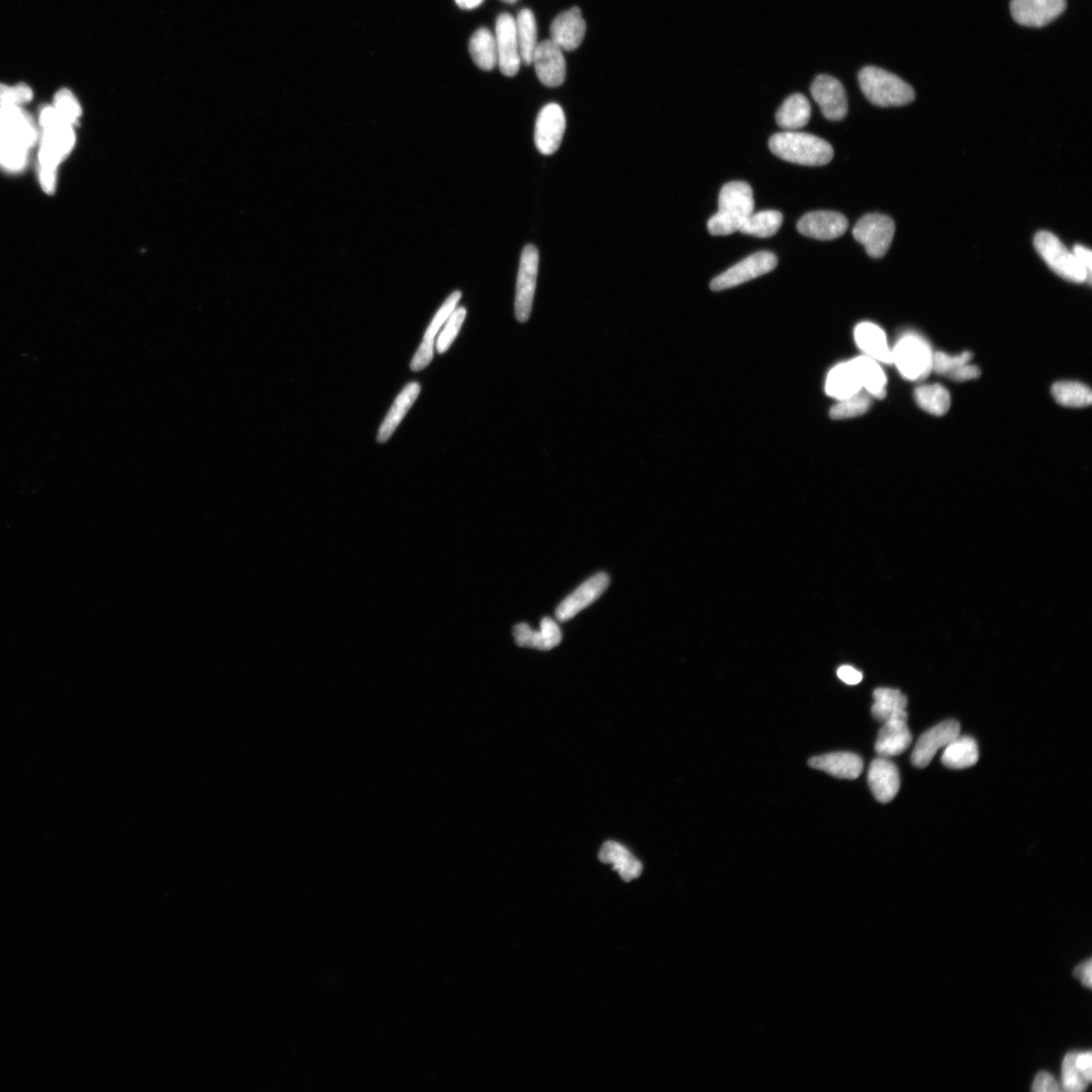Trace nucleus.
<instances>
[{
    "label": "nucleus",
    "instance_id": "nucleus-8",
    "mask_svg": "<svg viewBox=\"0 0 1092 1092\" xmlns=\"http://www.w3.org/2000/svg\"><path fill=\"white\" fill-rule=\"evenodd\" d=\"M896 233L893 220L882 214H868L858 220L853 229L854 238L865 247L872 259L885 257Z\"/></svg>",
    "mask_w": 1092,
    "mask_h": 1092
},
{
    "label": "nucleus",
    "instance_id": "nucleus-15",
    "mask_svg": "<svg viewBox=\"0 0 1092 1092\" xmlns=\"http://www.w3.org/2000/svg\"><path fill=\"white\" fill-rule=\"evenodd\" d=\"M609 583V576L606 573H599L587 579L557 606L556 619L565 622L574 619L578 613L598 600L607 590Z\"/></svg>",
    "mask_w": 1092,
    "mask_h": 1092
},
{
    "label": "nucleus",
    "instance_id": "nucleus-43",
    "mask_svg": "<svg viewBox=\"0 0 1092 1092\" xmlns=\"http://www.w3.org/2000/svg\"><path fill=\"white\" fill-rule=\"evenodd\" d=\"M460 298H461V293L456 292V293H453L446 300V301L443 305V307H441L439 309V311L437 312L432 324H430V326L428 327V329L424 335V339H435V336L437 335L441 326H443V325L446 323V321L448 320V318L450 317L453 311L456 310V307H457Z\"/></svg>",
    "mask_w": 1092,
    "mask_h": 1092
},
{
    "label": "nucleus",
    "instance_id": "nucleus-41",
    "mask_svg": "<svg viewBox=\"0 0 1092 1092\" xmlns=\"http://www.w3.org/2000/svg\"><path fill=\"white\" fill-rule=\"evenodd\" d=\"M972 357L973 355L969 352L957 355H950L945 353H934L933 371L938 375L948 377L961 366L969 364Z\"/></svg>",
    "mask_w": 1092,
    "mask_h": 1092
},
{
    "label": "nucleus",
    "instance_id": "nucleus-18",
    "mask_svg": "<svg viewBox=\"0 0 1092 1092\" xmlns=\"http://www.w3.org/2000/svg\"><path fill=\"white\" fill-rule=\"evenodd\" d=\"M849 223L846 218L836 212H811L799 220L797 230L800 234L818 240H833L843 236Z\"/></svg>",
    "mask_w": 1092,
    "mask_h": 1092
},
{
    "label": "nucleus",
    "instance_id": "nucleus-37",
    "mask_svg": "<svg viewBox=\"0 0 1092 1092\" xmlns=\"http://www.w3.org/2000/svg\"><path fill=\"white\" fill-rule=\"evenodd\" d=\"M783 216L778 211H762L752 213L739 232L742 234L760 238L772 237L781 228Z\"/></svg>",
    "mask_w": 1092,
    "mask_h": 1092
},
{
    "label": "nucleus",
    "instance_id": "nucleus-32",
    "mask_svg": "<svg viewBox=\"0 0 1092 1092\" xmlns=\"http://www.w3.org/2000/svg\"><path fill=\"white\" fill-rule=\"evenodd\" d=\"M853 362L867 393L877 399L886 398L887 379L880 364L866 355L859 356Z\"/></svg>",
    "mask_w": 1092,
    "mask_h": 1092
},
{
    "label": "nucleus",
    "instance_id": "nucleus-26",
    "mask_svg": "<svg viewBox=\"0 0 1092 1092\" xmlns=\"http://www.w3.org/2000/svg\"><path fill=\"white\" fill-rule=\"evenodd\" d=\"M600 861L612 865L625 882H631L641 876L643 865L638 859L618 842H606L599 853Z\"/></svg>",
    "mask_w": 1092,
    "mask_h": 1092
},
{
    "label": "nucleus",
    "instance_id": "nucleus-22",
    "mask_svg": "<svg viewBox=\"0 0 1092 1092\" xmlns=\"http://www.w3.org/2000/svg\"><path fill=\"white\" fill-rule=\"evenodd\" d=\"M513 635L517 646L539 650H551L563 640L560 626L549 618L541 620L539 632L532 631L527 623H520L514 626Z\"/></svg>",
    "mask_w": 1092,
    "mask_h": 1092
},
{
    "label": "nucleus",
    "instance_id": "nucleus-47",
    "mask_svg": "<svg viewBox=\"0 0 1092 1092\" xmlns=\"http://www.w3.org/2000/svg\"><path fill=\"white\" fill-rule=\"evenodd\" d=\"M838 677L847 685H857L863 680V673L851 666H842Z\"/></svg>",
    "mask_w": 1092,
    "mask_h": 1092
},
{
    "label": "nucleus",
    "instance_id": "nucleus-17",
    "mask_svg": "<svg viewBox=\"0 0 1092 1092\" xmlns=\"http://www.w3.org/2000/svg\"><path fill=\"white\" fill-rule=\"evenodd\" d=\"M959 736L960 725L956 720H946L927 730L916 742L912 756V764L919 768H925L933 761L939 749L946 748Z\"/></svg>",
    "mask_w": 1092,
    "mask_h": 1092
},
{
    "label": "nucleus",
    "instance_id": "nucleus-49",
    "mask_svg": "<svg viewBox=\"0 0 1092 1092\" xmlns=\"http://www.w3.org/2000/svg\"><path fill=\"white\" fill-rule=\"evenodd\" d=\"M1091 965V960L1088 959L1087 961L1079 964V965L1073 971L1075 978L1085 987H1087V989H1091L1092 986Z\"/></svg>",
    "mask_w": 1092,
    "mask_h": 1092
},
{
    "label": "nucleus",
    "instance_id": "nucleus-7",
    "mask_svg": "<svg viewBox=\"0 0 1092 1092\" xmlns=\"http://www.w3.org/2000/svg\"><path fill=\"white\" fill-rule=\"evenodd\" d=\"M1033 244L1040 257L1057 275L1075 284H1091V275L1078 262L1073 252L1050 232H1039Z\"/></svg>",
    "mask_w": 1092,
    "mask_h": 1092
},
{
    "label": "nucleus",
    "instance_id": "nucleus-3",
    "mask_svg": "<svg viewBox=\"0 0 1092 1092\" xmlns=\"http://www.w3.org/2000/svg\"><path fill=\"white\" fill-rule=\"evenodd\" d=\"M40 126L39 170L56 171L75 145L74 126L65 122L53 106L41 110Z\"/></svg>",
    "mask_w": 1092,
    "mask_h": 1092
},
{
    "label": "nucleus",
    "instance_id": "nucleus-1",
    "mask_svg": "<svg viewBox=\"0 0 1092 1092\" xmlns=\"http://www.w3.org/2000/svg\"><path fill=\"white\" fill-rule=\"evenodd\" d=\"M38 138L28 113L17 106H0V167L13 172L24 169Z\"/></svg>",
    "mask_w": 1092,
    "mask_h": 1092
},
{
    "label": "nucleus",
    "instance_id": "nucleus-28",
    "mask_svg": "<svg viewBox=\"0 0 1092 1092\" xmlns=\"http://www.w3.org/2000/svg\"><path fill=\"white\" fill-rule=\"evenodd\" d=\"M420 390V385L418 382H410L409 385L405 387L396 401L393 402L391 410L379 430V444H385L391 438L394 430L397 429L406 414L411 409L418 396H419Z\"/></svg>",
    "mask_w": 1092,
    "mask_h": 1092
},
{
    "label": "nucleus",
    "instance_id": "nucleus-29",
    "mask_svg": "<svg viewBox=\"0 0 1092 1092\" xmlns=\"http://www.w3.org/2000/svg\"><path fill=\"white\" fill-rule=\"evenodd\" d=\"M872 715L885 724L891 719L908 720V699L898 689L878 688L874 691Z\"/></svg>",
    "mask_w": 1092,
    "mask_h": 1092
},
{
    "label": "nucleus",
    "instance_id": "nucleus-39",
    "mask_svg": "<svg viewBox=\"0 0 1092 1092\" xmlns=\"http://www.w3.org/2000/svg\"><path fill=\"white\" fill-rule=\"evenodd\" d=\"M53 108L65 122L73 126L78 124L81 114H83L79 101L73 92L66 88L57 92Z\"/></svg>",
    "mask_w": 1092,
    "mask_h": 1092
},
{
    "label": "nucleus",
    "instance_id": "nucleus-48",
    "mask_svg": "<svg viewBox=\"0 0 1092 1092\" xmlns=\"http://www.w3.org/2000/svg\"><path fill=\"white\" fill-rule=\"evenodd\" d=\"M1076 260L1084 269L1091 275L1092 273V251L1084 246H1075L1072 250Z\"/></svg>",
    "mask_w": 1092,
    "mask_h": 1092
},
{
    "label": "nucleus",
    "instance_id": "nucleus-33",
    "mask_svg": "<svg viewBox=\"0 0 1092 1092\" xmlns=\"http://www.w3.org/2000/svg\"><path fill=\"white\" fill-rule=\"evenodd\" d=\"M515 22L521 61L532 65L534 53L539 44L536 17L530 9L525 8L520 10Z\"/></svg>",
    "mask_w": 1092,
    "mask_h": 1092
},
{
    "label": "nucleus",
    "instance_id": "nucleus-27",
    "mask_svg": "<svg viewBox=\"0 0 1092 1092\" xmlns=\"http://www.w3.org/2000/svg\"><path fill=\"white\" fill-rule=\"evenodd\" d=\"M862 389L853 360L834 366L827 378L826 392L830 397L838 401L852 397L862 392Z\"/></svg>",
    "mask_w": 1092,
    "mask_h": 1092
},
{
    "label": "nucleus",
    "instance_id": "nucleus-9",
    "mask_svg": "<svg viewBox=\"0 0 1092 1092\" xmlns=\"http://www.w3.org/2000/svg\"><path fill=\"white\" fill-rule=\"evenodd\" d=\"M776 255L769 251L757 252L738 264L731 266L726 272L719 274L711 284L714 292L746 284L754 278L769 273L777 267Z\"/></svg>",
    "mask_w": 1092,
    "mask_h": 1092
},
{
    "label": "nucleus",
    "instance_id": "nucleus-44",
    "mask_svg": "<svg viewBox=\"0 0 1092 1092\" xmlns=\"http://www.w3.org/2000/svg\"><path fill=\"white\" fill-rule=\"evenodd\" d=\"M434 339H424V341L420 347L418 348V351L412 360V370L420 371L433 362L434 354Z\"/></svg>",
    "mask_w": 1092,
    "mask_h": 1092
},
{
    "label": "nucleus",
    "instance_id": "nucleus-50",
    "mask_svg": "<svg viewBox=\"0 0 1092 1092\" xmlns=\"http://www.w3.org/2000/svg\"><path fill=\"white\" fill-rule=\"evenodd\" d=\"M484 0H456V4L462 9H473L480 7Z\"/></svg>",
    "mask_w": 1092,
    "mask_h": 1092
},
{
    "label": "nucleus",
    "instance_id": "nucleus-36",
    "mask_svg": "<svg viewBox=\"0 0 1092 1092\" xmlns=\"http://www.w3.org/2000/svg\"><path fill=\"white\" fill-rule=\"evenodd\" d=\"M1052 393L1057 403L1069 406V408H1085L1092 402L1090 389L1082 382H1056Z\"/></svg>",
    "mask_w": 1092,
    "mask_h": 1092
},
{
    "label": "nucleus",
    "instance_id": "nucleus-19",
    "mask_svg": "<svg viewBox=\"0 0 1092 1092\" xmlns=\"http://www.w3.org/2000/svg\"><path fill=\"white\" fill-rule=\"evenodd\" d=\"M586 30V21L580 9L573 7L554 19L551 27V40L563 51H573L582 44Z\"/></svg>",
    "mask_w": 1092,
    "mask_h": 1092
},
{
    "label": "nucleus",
    "instance_id": "nucleus-40",
    "mask_svg": "<svg viewBox=\"0 0 1092 1092\" xmlns=\"http://www.w3.org/2000/svg\"><path fill=\"white\" fill-rule=\"evenodd\" d=\"M466 316L467 310L464 308H459L453 311L444 332L440 334L436 342V348L439 353L447 352L450 345L456 340Z\"/></svg>",
    "mask_w": 1092,
    "mask_h": 1092
},
{
    "label": "nucleus",
    "instance_id": "nucleus-2",
    "mask_svg": "<svg viewBox=\"0 0 1092 1092\" xmlns=\"http://www.w3.org/2000/svg\"><path fill=\"white\" fill-rule=\"evenodd\" d=\"M754 201L750 184L733 181L724 185L719 193L718 212L708 220L707 228L713 236L736 233L753 213Z\"/></svg>",
    "mask_w": 1092,
    "mask_h": 1092
},
{
    "label": "nucleus",
    "instance_id": "nucleus-6",
    "mask_svg": "<svg viewBox=\"0 0 1092 1092\" xmlns=\"http://www.w3.org/2000/svg\"><path fill=\"white\" fill-rule=\"evenodd\" d=\"M891 352L892 365H896L904 380H923L933 371L932 347L919 334H903Z\"/></svg>",
    "mask_w": 1092,
    "mask_h": 1092
},
{
    "label": "nucleus",
    "instance_id": "nucleus-51",
    "mask_svg": "<svg viewBox=\"0 0 1092 1092\" xmlns=\"http://www.w3.org/2000/svg\"><path fill=\"white\" fill-rule=\"evenodd\" d=\"M503 2L508 3V4H515L517 2V0H503Z\"/></svg>",
    "mask_w": 1092,
    "mask_h": 1092
},
{
    "label": "nucleus",
    "instance_id": "nucleus-13",
    "mask_svg": "<svg viewBox=\"0 0 1092 1092\" xmlns=\"http://www.w3.org/2000/svg\"><path fill=\"white\" fill-rule=\"evenodd\" d=\"M811 96L824 117L830 121H841L847 113V100L845 88L840 81L830 75H819L811 85Z\"/></svg>",
    "mask_w": 1092,
    "mask_h": 1092
},
{
    "label": "nucleus",
    "instance_id": "nucleus-21",
    "mask_svg": "<svg viewBox=\"0 0 1092 1092\" xmlns=\"http://www.w3.org/2000/svg\"><path fill=\"white\" fill-rule=\"evenodd\" d=\"M808 764L813 769L847 780L857 779L864 769L862 758L850 752L822 754V756L811 758Z\"/></svg>",
    "mask_w": 1092,
    "mask_h": 1092
},
{
    "label": "nucleus",
    "instance_id": "nucleus-25",
    "mask_svg": "<svg viewBox=\"0 0 1092 1092\" xmlns=\"http://www.w3.org/2000/svg\"><path fill=\"white\" fill-rule=\"evenodd\" d=\"M1092 1080V1053L1071 1052L1065 1056L1062 1064L1063 1090L1080 1092L1087 1088Z\"/></svg>",
    "mask_w": 1092,
    "mask_h": 1092
},
{
    "label": "nucleus",
    "instance_id": "nucleus-45",
    "mask_svg": "<svg viewBox=\"0 0 1092 1092\" xmlns=\"http://www.w3.org/2000/svg\"><path fill=\"white\" fill-rule=\"evenodd\" d=\"M1032 1090L1035 1092H1059L1062 1088L1053 1075L1042 1072L1033 1080Z\"/></svg>",
    "mask_w": 1092,
    "mask_h": 1092
},
{
    "label": "nucleus",
    "instance_id": "nucleus-14",
    "mask_svg": "<svg viewBox=\"0 0 1092 1092\" xmlns=\"http://www.w3.org/2000/svg\"><path fill=\"white\" fill-rule=\"evenodd\" d=\"M1065 7L1066 0H1013L1010 11L1018 24L1039 28L1059 18Z\"/></svg>",
    "mask_w": 1092,
    "mask_h": 1092
},
{
    "label": "nucleus",
    "instance_id": "nucleus-20",
    "mask_svg": "<svg viewBox=\"0 0 1092 1092\" xmlns=\"http://www.w3.org/2000/svg\"><path fill=\"white\" fill-rule=\"evenodd\" d=\"M868 783L875 798L888 804L898 795L900 777L898 766L888 758L880 757L870 765Z\"/></svg>",
    "mask_w": 1092,
    "mask_h": 1092
},
{
    "label": "nucleus",
    "instance_id": "nucleus-16",
    "mask_svg": "<svg viewBox=\"0 0 1092 1092\" xmlns=\"http://www.w3.org/2000/svg\"><path fill=\"white\" fill-rule=\"evenodd\" d=\"M532 64L540 83L545 87H557L564 84L566 72L564 53L552 40L539 44Z\"/></svg>",
    "mask_w": 1092,
    "mask_h": 1092
},
{
    "label": "nucleus",
    "instance_id": "nucleus-35",
    "mask_svg": "<svg viewBox=\"0 0 1092 1092\" xmlns=\"http://www.w3.org/2000/svg\"><path fill=\"white\" fill-rule=\"evenodd\" d=\"M914 399L924 411L935 416L945 415L951 406L950 393L939 383L916 388Z\"/></svg>",
    "mask_w": 1092,
    "mask_h": 1092
},
{
    "label": "nucleus",
    "instance_id": "nucleus-12",
    "mask_svg": "<svg viewBox=\"0 0 1092 1092\" xmlns=\"http://www.w3.org/2000/svg\"><path fill=\"white\" fill-rule=\"evenodd\" d=\"M565 113L557 103H549L540 113L536 125V144L543 155H552L559 150L566 131Z\"/></svg>",
    "mask_w": 1092,
    "mask_h": 1092
},
{
    "label": "nucleus",
    "instance_id": "nucleus-31",
    "mask_svg": "<svg viewBox=\"0 0 1092 1092\" xmlns=\"http://www.w3.org/2000/svg\"><path fill=\"white\" fill-rule=\"evenodd\" d=\"M978 742L971 737H958L946 747L943 764L950 769H966L979 762Z\"/></svg>",
    "mask_w": 1092,
    "mask_h": 1092
},
{
    "label": "nucleus",
    "instance_id": "nucleus-42",
    "mask_svg": "<svg viewBox=\"0 0 1092 1092\" xmlns=\"http://www.w3.org/2000/svg\"><path fill=\"white\" fill-rule=\"evenodd\" d=\"M33 100V91L27 85L20 84L8 87L0 84V106H17L30 102Z\"/></svg>",
    "mask_w": 1092,
    "mask_h": 1092
},
{
    "label": "nucleus",
    "instance_id": "nucleus-4",
    "mask_svg": "<svg viewBox=\"0 0 1092 1092\" xmlns=\"http://www.w3.org/2000/svg\"><path fill=\"white\" fill-rule=\"evenodd\" d=\"M769 146L777 157L799 166H823L833 158V149L830 143L807 133H778L770 139Z\"/></svg>",
    "mask_w": 1092,
    "mask_h": 1092
},
{
    "label": "nucleus",
    "instance_id": "nucleus-30",
    "mask_svg": "<svg viewBox=\"0 0 1092 1092\" xmlns=\"http://www.w3.org/2000/svg\"><path fill=\"white\" fill-rule=\"evenodd\" d=\"M811 117V106L804 95L790 96L776 113L777 124L785 131H796L806 127Z\"/></svg>",
    "mask_w": 1092,
    "mask_h": 1092
},
{
    "label": "nucleus",
    "instance_id": "nucleus-38",
    "mask_svg": "<svg viewBox=\"0 0 1092 1092\" xmlns=\"http://www.w3.org/2000/svg\"><path fill=\"white\" fill-rule=\"evenodd\" d=\"M870 397V394L859 392L852 397L839 401L830 411L832 419L844 420L864 415L871 406Z\"/></svg>",
    "mask_w": 1092,
    "mask_h": 1092
},
{
    "label": "nucleus",
    "instance_id": "nucleus-5",
    "mask_svg": "<svg viewBox=\"0 0 1092 1092\" xmlns=\"http://www.w3.org/2000/svg\"><path fill=\"white\" fill-rule=\"evenodd\" d=\"M859 85L867 100L881 108L905 106L915 99L914 90L908 83L874 66L859 72Z\"/></svg>",
    "mask_w": 1092,
    "mask_h": 1092
},
{
    "label": "nucleus",
    "instance_id": "nucleus-24",
    "mask_svg": "<svg viewBox=\"0 0 1092 1092\" xmlns=\"http://www.w3.org/2000/svg\"><path fill=\"white\" fill-rule=\"evenodd\" d=\"M855 341L864 355L879 364L892 365V352L886 335L876 324L859 323L854 331Z\"/></svg>",
    "mask_w": 1092,
    "mask_h": 1092
},
{
    "label": "nucleus",
    "instance_id": "nucleus-10",
    "mask_svg": "<svg viewBox=\"0 0 1092 1092\" xmlns=\"http://www.w3.org/2000/svg\"><path fill=\"white\" fill-rule=\"evenodd\" d=\"M539 263V254L536 246H527L523 249L515 299V316L521 323L526 322L530 317L537 286Z\"/></svg>",
    "mask_w": 1092,
    "mask_h": 1092
},
{
    "label": "nucleus",
    "instance_id": "nucleus-34",
    "mask_svg": "<svg viewBox=\"0 0 1092 1092\" xmlns=\"http://www.w3.org/2000/svg\"><path fill=\"white\" fill-rule=\"evenodd\" d=\"M470 53L476 66L490 72L498 64L497 44L490 30L476 31L470 41Z\"/></svg>",
    "mask_w": 1092,
    "mask_h": 1092
},
{
    "label": "nucleus",
    "instance_id": "nucleus-23",
    "mask_svg": "<svg viewBox=\"0 0 1092 1092\" xmlns=\"http://www.w3.org/2000/svg\"><path fill=\"white\" fill-rule=\"evenodd\" d=\"M906 722L908 720L891 719L882 726L875 745L880 757H896L910 748L912 736Z\"/></svg>",
    "mask_w": 1092,
    "mask_h": 1092
},
{
    "label": "nucleus",
    "instance_id": "nucleus-11",
    "mask_svg": "<svg viewBox=\"0 0 1092 1092\" xmlns=\"http://www.w3.org/2000/svg\"><path fill=\"white\" fill-rule=\"evenodd\" d=\"M498 65L506 76H515L521 66V57L515 19L509 14L499 15L496 21Z\"/></svg>",
    "mask_w": 1092,
    "mask_h": 1092
},
{
    "label": "nucleus",
    "instance_id": "nucleus-46",
    "mask_svg": "<svg viewBox=\"0 0 1092 1092\" xmlns=\"http://www.w3.org/2000/svg\"><path fill=\"white\" fill-rule=\"evenodd\" d=\"M980 374L979 367L969 363L952 371L948 378L954 381H966L979 378Z\"/></svg>",
    "mask_w": 1092,
    "mask_h": 1092
}]
</instances>
